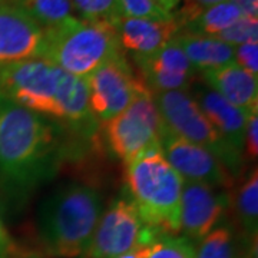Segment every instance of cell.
<instances>
[{"label": "cell", "mask_w": 258, "mask_h": 258, "mask_svg": "<svg viewBox=\"0 0 258 258\" xmlns=\"http://www.w3.org/2000/svg\"><path fill=\"white\" fill-rule=\"evenodd\" d=\"M217 39L228 43L231 46L254 43L258 40V20L242 16L235 23H232L230 28L222 30Z\"/></svg>", "instance_id": "cb8c5ba5"}, {"label": "cell", "mask_w": 258, "mask_h": 258, "mask_svg": "<svg viewBox=\"0 0 258 258\" xmlns=\"http://www.w3.org/2000/svg\"><path fill=\"white\" fill-rule=\"evenodd\" d=\"M22 251L19 249L16 242L12 240L5 224L0 218V258H20Z\"/></svg>", "instance_id": "f1b7e54d"}, {"label": "cell", "mask_w": 258, "mask_h": 258, "mask_svg": "<svg viewBox=\"0 0 258 258\" xmlns=\"http://www.w3.org/2000/svg\"><path fill=\"white\" fill-rule=\"evenodd\" d=\"M204 85L221 95L231 105L251 113L258 111V78L237 63L201 72Z\"/></svg>", "instance_id": "9a60e30c"}, {"label": "cell", "mask_w": 258, "mask_h": 258, "mask_svg": "<svg viewBox=\"0 0 258 258\" xmlns=\"http://www.w3.org/2000/svg\"><path fill=\"white\" fill-rule=\"evenodd\" d=\"M45 32L25 10L0 0V64L42 59Z\"/></svg>", "instance_id": "4fadbf2b"}, {"label": "cell", "mask_w": 258, "mask_h": 258, "mask_svg": "<svg viewBox=\"0 0 258 258\" xmlns=\"http://www.w3.org/2000/svg\"><path fill=\"white\" fill-rule=\"evenodd\" d=\"M19 5L42 29L53 28L72 18V0H20Z\"/></svg>", "instance_id": "44dd1931"}, {"label": "cell", "mask_w": 258, "mask_h": 258, "mask_svg": "<svg viewBox=\"0 0 258 258\" xmlns=\"http://www.w3.org/2000/svg\"><path fill=\"white\" fill-rule=\"evenodd\" d=\"M231 205L235 210L242 234L249 240L255 241L258 227V175L255 166L237 189L234 200L231 198Z\"/></svg>", "instance_id": "ffe728a7"}, {"label": "cell", "mask_w": 258, "mask_h": 258, "mask_svg": "<svg viewBox=\"0 0 258 258\" xmlns=\"http://www.w3.org/2000/svg\"><path fill=\"white\" fill-rule=\"evenodd\" d=\"M192 89L194 95L191 96L198 103L207 119L211 122L228 147L244 157V134L249 113L231 105L221 95L204 85H198L197 88L192 85L191 91Z\"/></svg>", "instance_id": "5bb4252c"}, {"label": "cell", "mask_w": 258, "mask_h": 258, "mask_svg": "<svg viewBox=\"0 0 258 258\" xmlns=\"http://www.w3.org/2000/svg\"><path fill=\"white\" fill-rule=\"evenodd\" d=\"M9 2H12V3H19L20 0H9Z\"/></svg>", "instance_id": "d6a6232c"}, {"label": "cell", "mask_w": 258, "mask_h": 258, "mask_svg": "<svg viewBox=\"0 0 258 258\" xmlns=\"http://www.w3.org/2000/svg\"><path fill=\"white\" fill-rule=\"evenodd\" d=\"M152 98L161 119L171 134L208 149L231 176L240 175L244 157L228 147L189 93L152 92Z\"/></svg>", "instance_id": "8992f818"}, {"label": "cell", "mask_w": 258, "mask_h": 258, "mask_svg": "<svg viewBox=\"0 0 258 258\" xmlns=\"http://www.w3.org/2000/svg\"><path fill=\"white\" fill-rule=\"evenodd\" d=\"M195 244L188 238L161 234L151 245L147 258H194Z\"/></svg>", "instance_id": "603a6c76"}, {"label": "cell", "mask_w": 258, "mask_h": 258, "mask_svg": "<svg viewBox=\"0 0 258 258\" xmlns=\"http://www.w3.org/2000/svg\"><path fill=\"white\" fill-rule=\"evenodd\" d=\"M244 159L255 162L258 155V111L251 112L245 123L244 134Z\"/></svg>", "instance_id": "83f0119b"}, {"label": "cell", "mask_w": 258, "mask_h": 258, "mask_svg": "<svg viewBox=\"0 0 258 258\" xmlns=\"http://www.w3.org/2000/svg\"><path fill=\"white\" fill-rule=\"evenodd\" d=\"M161 152L185 182H201L218 189L232 185V176L218 158L205 148L178 138L168 129L161 139Z\"/></svg>", "instance_id": "30bf717a"}, {"label": "cell", "mask_w": 258, "mask_h": 258, "mask_svg": "<svg viewBox=\"0 0 258 258\" xmlns=\"http://www.w3.org/2000/svg\"><path fill=\"white\" fill-rule=\"evenodd\" d=\"M254 245L255 241L230 225H220L200 241L194 258H251Z\"/></svg>", "instance_id": "ac0fdd59"}, {"label": "cell", "mask_w": 258, "mask_h": 258, "mask_svg": "<svg viewBox=\"0 0 258 258\" xmlns=\"http://www.w3.org/2000/svg\"><path fill=\"white\" fill-rule=\"evenodd\" d=\"M123 18L151 19V20H168L172 13L161 9L152 0H119Z\"/></svg>", "instance_id": "d4e9b609"}, {"label": "cell", "mask_w": 258, "mask_h": 258, "mask_svg": "<svg viewBox=\"0 0 258 258\" xmlns=\"http://www.w3.org/2000/svg\"><path fill=\"white\" fill-rule=\"evenodd\" d=\"M102 215V197L93 186L69 182L47 195L37 211V238L46 255L81 258Z\"/></svg>", "instance_id": "3957f363"}, {"label": "cell", "mask_w": 258, "mask_h": 258, "mask_svg": "<svg viewBox=\"0 0 258 258\" xmlns=\"http://www.w3.org/2000/svg\"><path fill=\"white\" fill-rule=\"evenodd\" d=\"M222 2H228V0H184L182 6L176 10V13H172V18L178 23L179 30H181L185 25H188L191 20L197 18L204 9L211 8L214 5H218Z\"/></svg>", "instance_id": "484cf974"}, {"label": "cell", "mask_w": 258, "mask_h": 258, "mask_svg": "<svg viewBox=\"0 0 258 258\" xmlns=\"http://www.w3.org/2000/svg\"><path fill=\"white\" fill-rule=\"evenodd\" d=\"M85 81L91 113L95 120L103 123L118 116L147 88L129 64L125 53L101 64Z\"/></svg>", "instance_id": "9c48e42d"}, {"label": "cell", "mask_w": 258, "mask_h": 258, "mask_svg": "<svg viewBox=\"0 0 258 258\" xmlns=\"http://www.w3.org/2000/svg\"><path fill=\"white\" fill-rule=\"evenodd\" d=\"M234 63L258 78V43H244L234 46Z\"/></svg>", "instance_id": "4316f807"}, {"label": "cell", "mask_w": 258, "mask_h": 258, "mask_svg": "<svg viewBox=\"0 0 258 258\" xmlns=\"http://www.w3.org/2000/svg\"><path fill=\"white\" fill-rule=\"evenodd\" d=\"M161 231L145 225L131 200H116L103 212L93 231L89 245L81 258H113L151 245Z\"/></svg>", "instance_id": "ba28073f"}, {"label": "cell", "mask_w": 258, "mask_h": 258, "mask_svg": "<svg viewBox=\"0 0 258 258\" xmlns=\"http://www.w3.org/2000/svg\"><path fill=\"white\" fill-rule=\"evenodd\" d=\"M63 142L57 125L0 95V186L26 197L59 169Z\"/></svg>", "instance_id": "6da1fadb"}, {"label": "cell", "mask_w": 258, "mask_h": 258, "mask_svg": "<svg viewBox=\"0 0 258 258\" xmlns=\"http://www.w3.org/2000/svg\"><path fill=\"white\" fill-rule=\"evenodd\" d=\"M119 43L134 56H147L165 46L179 33L174 18L168 20L122 18L116 25Z\"/></svg>", "instance_id": "2e32d148"}, {"label": "cell", "mask_w": 258, "mask_h": 258, "mask_svg": "<svg viewBox=\"0 0 258 258\" xmlns=\"http://www.w3.org/2000/svg\"><path fill=\"white\" fill-rule=\"evenodd\" d=\"M231 207V195L201 182H185L181 195L179 232L194 244L201 241L221 221Z\"/></svg>", "instance_id": "7c38bea8"}, {"label": "cell", "mask_w": 258, "mask_h": 258, "mask_svg": "<svg viewBox=\"0 0 258 258\" xmlns=\"http://www.w3.org/2000/svg\"><path fill=\"white\" fill-rule=\"evenodd\" d=\"M43 32L42 59L79 78H86L101 64L123 53L116 26L109 23L72 16Z\"/></svg>", "instance_id": "5b68a950"}, {"label": "cell", "mask_w": 258, "mask_h": 258, "mask_svg": "<svg viewBox=\"0 0 258 258\" xmlns=\"http://www.w3.org/2000/svg\"><path fill=\"white\" fill-rule=\"evenodd\" d=\"M240 18H242L240 9L231 0H228L204 9L179 32L198 35V36L217 37L222 30L230 28Z\"/></svg>", "instance_id": "d6986e66"}, {"label": "cell", "mask_w": 258, "mask_h": 258, "mask_svg": "<svg viewBox=\"0 0 258 258\" xmlns=\"http://www.w3.org/2000/svg\"><path fill=\"white\" fill-rule=\"evenodd\" d=\"M152 2H154L155 5H158L161 9H164L165 12H168V13H171L182 0H152Z\"/></svg>", "instance_id": "1f68e13d"}, {"label": "cell", "mask_w": 258, "mask_h": 258, "mask_svg": "<svg viewBox=\"0 0 258 258\" xmlns=\"http://www.w3.org/2000/svg\"><path fill=\"white\" fill-rule=\"evenodd\" d=\"M138 76L151 92H189L197 71L174 37L147 56H134Z\"/></svg>", "instance_id": "8fae6325"}, {"label": "cell", "mask_w": 258, "mask_h": 258, "mask_svg": "<svg viewBox=\"0 0 258 258\" xmlns=\"http://www.w3.org/2000/svg\"><path fill=\"white\" fill-rule=\"evenodd\" d=\"M76 10L83 20L103 22L116 26L123 18L119 0H72Z\"/></svg>", "instance_id": "7402d4cb"}, {"label": "cell", "mask_w": 258, "mask_h": 258, "mask_svg": "<svg viewBox=\"0 0 258 258\" xmlns=\"http://www.w3.org/2000/svg\"><path fill=\"white\" fill-rule=\"evenodd\" d=\"M165 131L152 92L145 88L118 116L106 122L105 137L113 154L128 164L149 149L161 148Z\"/></svg>", "instance_id": "52a82bcc"}, {"label": "cell", "mask_w": 258, "mask_h": 258, "mask_svg": "<svg viewBox=\"0 0 258 258\" xmlns=\"http://www.w3.org/2000/svg\"><path fill=\"white\" fill-rule=\"evenodd\" d=\"M242 13V16L257 19L258 18V0H231Z\"/></svg>", "instance_id": "f546056e"}, {"label": "cell", "mask_w": 258, "mask_h": 258, "mask_svg": "<svg viewBox=\"0 0 258 258\" xmlns=\"http://www.w3.org/2000/svg\"><path fill=\"white\" fill-rule=\"evenodd\" d=\"M125 166L131 201L142 222L162 234H179L184 179L166 162L161 148L149 149Z\"/></svg>", "instance_id": "277c9868"}, {"label": "cell", "mask_w": 258, "mask_h": 258, "mask_svg": "<svg viewBox=\"0 0 258 258\" xmlns=\"http://www.w3.org/2000/svg\"><path fill=\"white\" fill-rule=\"evenodd\" d=\"M0 95L42 116L75 125L83 134L95 131L85 78L45 59L0 64Z\"/></svg>", "instance_id": "7a4b0ae2"}, {"label": "cell", "mask_w": 258, "mask_h": 258, "mask_svg": "<svg viewBox=\"0 0 258 258\" xmlns=\"http://www.w3.org/2000/svg\"><path fill=\"white\" fill-rule=\"evenodd\" d=\"M175 39L185 52L189 63L200 74L204 71L234 63V46L217 37L198 36L179 32Z\"/></svg>", "instance_id": "e0dca14e"}, {"label": "cell", "mask_w": 258, "mask_h": 258, "mask_svg": "<svg viewBox=\"0 0 258 258\" xmlns=\"http://www.w3.org/2000/svg\"><path fill=\"white\" fill-rule=\"evenodd\" d=\"M151 245H141L138 248L132 249L129 252H125L122 255H118V257L113 258H147L148 254H149V249H151Z\"/></svg>", "instance_id": "4dcf8cb0"}]
</instances>
